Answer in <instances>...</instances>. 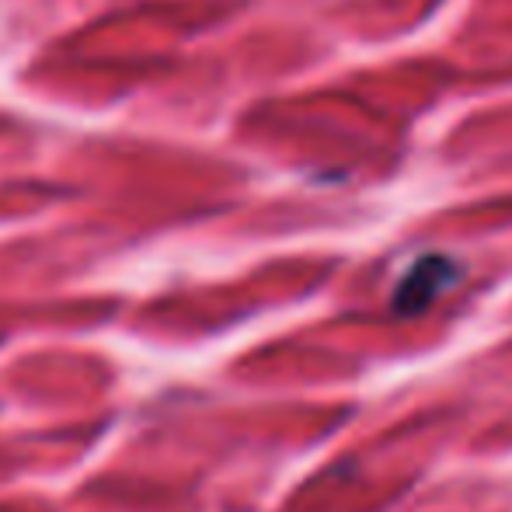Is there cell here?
I'll list each match as a JSON object with an SVG mask.
<instances>
[{"instance_id":"obj_1","label":"cell","mask_w":512,"mask_h":512,"mask_svg":"<svg viewBox=\"0 0 512 512\" xmlns=\"http://www.w3.org/2000/svg\"><path fill=\"white\" fill-rule=\"evenodd\" d=\"M460 279V265L450 255H425L405 272V279L398 283L394 293V310L401 317H415L425 307H432L443 297L450 286H457Z\"/></svg>"}]
</instances>
